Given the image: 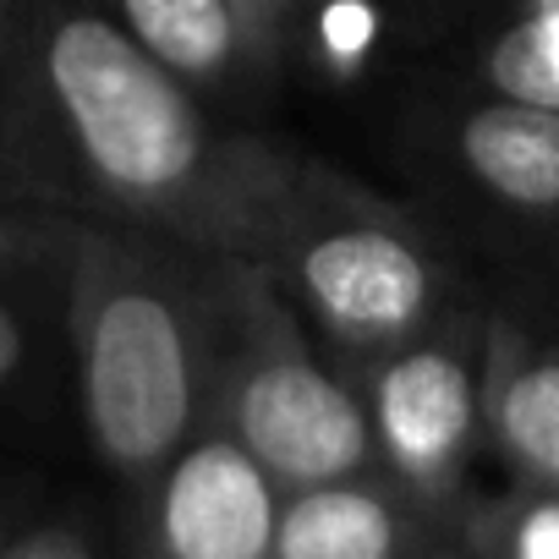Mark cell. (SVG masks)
<instances>
[{
    "mask_svg": "<svg viewBox=\"0 0 559 559\" xmlns=\"http://www.w3.org/2000/svg\"><path fill=\"white\" fill-rule=\"evenodd\" d=\"M83 412L99 455L116 472H154L192 423V341L176 302L116 263L88 280L78 313Z\"/></svg>",
    "mask_w": 559,
    "mask_h": 559,
    "instance_id": "obj_2",
    "label": "cell"
},
{
    "mask_svg": "<svg viewBox=\"0 0 559 559\" xmlns=\"http://www.w3.org/2000/svg\"><path fill=\"white\" fill-rule=\"evenodd\" d=\"M313 313L346 346H401L433 308V269L417 241L390 225L346 219L297 252Z\"/></svg>",
    "mask_w": 559,
    "mask_h": 559,
    "instance_id": "obj_4",
    "label": "cell"
},
{
    "mask_svg": "<svg viewBox=\"0 0 559 559\" xmlns=\"http://www.w3.org/2000/svg\"><path fill=\"white\" fill-rule=\"evenodd\" d=\"M488 423L504 455L559 493V357H515L493 379Z\"/></svg>",
    "mask_w": 559,
    "mask_h": 559,
    "instance_id": "obj_10",
    "label": "cell"
},
{
    "mask_svg": "<svg viewBox=\"0 0 559 559\" xmlns=\"http://www.w3.org/2000/svg\"><path fill=\"white\" fill-rule=\"evenodd\" d=\"M274 483L236 439L192 444L159 483L154 548L159 559H269Z\"/></svg>",
    "mask_w": 559,
    "mask_h": 559,
    "instance_id": "obj_5",
    "label": "cell"
},
{
    "mask_svg": "<svg viewBox=\"0 0 559 559\" xmlns=\"http://www.w3.org/2000/svg\"><path fill=\"white\" fill-rule=\"evenodd\" d=\"M0 559H94V548L72 532V526H39L23 543L0 548Z\"/></svg>",
    "mask_w": 559,
    "mask_h": 559,
    "instance_id": "obj_13",
    "label": "cell"
},
{
    "mask_svg": "<svg viewBox=\"0 0 559 559\" xmlns=\"http://www.w3.org/2000/svg\"><path fill=\"white\" fill-rule=\"evenodd\" d=\"M488 78L499 99L559 110V12H526L521 23H510L488 56Z\"/></svg>",
    "mask_w": 559,
    "mask_h": 559,
    "instance_id": "obj_11",
    "label": "cell"
},
{
    "mask_svg": "<svg viewBox=\"0 0 559 559\" xmlns=\"http://www.w3.org/2000/svg\"><path fill=\"white\" fill-rule=\"evenodd\" d=\"M0 252H7V236H0Z\"/></svg>",
    "mask_w": 559,
    "mask_h": 559,
    "instance_id": "obj_16",
    "label": "cell"
},
{
    "mask_svg": "<svg viewBox=\"0 0 559 559\" xmlns=\"http://www.w3.org/2000/svg\"><path fill=\"white\" fill-rule=\"evenodd\" d=\"M121 28L181 83H214L241 50L236 0H116Z\"/></svg>",
    "mask_w": 559,
    "mask_h": 559,
    "instance_id": "obj_9",
    "label": "cell"
},
{
    "mask_svg": "<svg viewBox=\"0 0 559 559\" xmlns=\"http://www.w3.org/2000/svg\"><path fill=\"white\" fill-rule=\"evenodd\" d=\"M504 559H559V499H537L510 521Z\"/></svg>",
    "mask_w": 559,
    "mask_h": 559,
    "instance_id": "obj_12",
    "label": "cell"
},
{
    "mask_svg": "<svg viewBox=\"0 0 559 559\" xmlns=\"http://www.w3.org/2000/svg\"><path fill=\"white\" fill-rule=\"evenodd\" d=\"M23 362V324L12 319V308L0 302V384H7Z\"/></svg>",
    "mask_w": 559,
    "mask_h": 559,
    "instance_id": "obj_14",
    "label": "cell"
},
{
    "mask_svg": "<svg viewBox=\"0 0 559 559\" xmlns=\"http://www.w3.org/2000/svg\"><path fill=\"white\" fill-rule=\"evenodd\" d=\"M236 444L269 472V483H341L368 466L373 428L357 395L308 357L274 352L252 362L230 401Z\"/></svg>",
    "mask_w": 559,
    "mask_h": 559,
    "instance_id": "obj_3",
    "label": "cell"
},
{
    "mask_svg": "<svg viewBox=\"0 0 559 559\" xmlns=\"http://www.w3.org/2000/svg\"><path fill=\"white\" fill-rule=\"evenodd\" d=\"M368 428L412 488H450L477 433V379L466 357L450 346H412L390 357L373 379Z\"/></svg>",
    "mask_w": 559,
    "mask_h": 559,
    "instance_id": "obj_6",
    "label": "cell"
},
{
    "mask_svg": "<svg viewBox=\"0 0 559 559\" xmlns=\"http://www.w3.org/2000/svg\"><path fill=\"white\" fill-rule=\"evenodd\" d=\"M45 94L94 187L116 203L209 230L219 154L187 88L110 17L72 12L45 34Z\"/></svg>",
    "mask_w": 559,
    "mask_h": 559,
    "instance_id": "obj_1",
    "label": "cell"
},
{
    "mask_svg": "<svg viewBox=\"0 0 559 559\" xmlns=\"http://www.w3.org/2000/svg\"><path fill=\"white\" fill-rule=\"evenodd\" d=\"M269 559H406V521L373 488L313 483L274 515Z\"/></svg>",
    "mask_w": 559,
    "mask_h": 559,
    "instance_id": "obj_8",
    "label": "cell"
},
{
    "mask_svg": "<svg viewBox=\"0 0 559 559\" xmlns=\"http://www.w3.org/2000/svg\"><path fill=\"white\" fill-rule=\"evenodd\" d=\"M526 12H559V0H526Z\"/></svg>",
    "mask_w": 559,
    "mask_h": 559,
    "instance_id": "obj_15",
    "label": "cell"
},
{
    "mask_svg": "<svg viewBox=\"0 0 559 559\" xmlns=\"http://www.w3.org/2000/svg\"><path fill=\"white\" fill-rule=\"evenodd\" d=\"M461 165L483 181L499 203L548 214L559 209V110L526 99L477 105L461 132Z\"/></svg>",
    "mask_w": 559,
    "mask_h": 559,
    "instance_id": "obj_7",
    "label": "cell"
}]
</instances>
